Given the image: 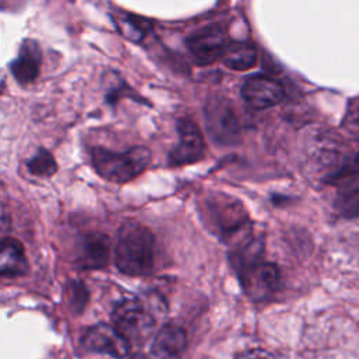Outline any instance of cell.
<instances>
[{
  "mask_svg": "<svg viewBox=\"0 0 359 359\" xmlns=\"http://www.w3.org/2000/svg\"><path fill=\"white\" fill-rule=\"evenodd\" d=\"M41 49L36 41L25 39L21 43L18 56L11 63L10 69L15 80L21 84L32 83L39 73L41 66Z\"/></svg>",
  "mask_w": 359,
  "mask_h": 359,
  "instance_id": "obj_11",
  "label": "cell"
},
{
  "mask_svg": "<svg viewBox=\"0 0 359 359\" xmlns=\"http://www.w3.org/2000/svg\"><path fill=\"white\" fill-rule=\"evenodd\" d=\"M351 121L353 125L359 126V107L355 108L352 112H351Z\"/></svg>",
  "mask_w": 359,
  "mask_h": 359,
  "instance_id": "obj_20",
  "label": "cell"
},
{
  "mask_svg": "<svg viewBox=\"0 0 359 359\" xmlns=\"http://www.w3.org/2000/svg\"><path fill=\"white\" fill-rule=\"evenodd\" d=\"M241 95L250 108L266 109L282 102L285 88L266 74H254L243 83Z\"/></svg>",
  "mask_w": 359,
  "mask_h": 359,
  "instance_id": "obj_9",
  "label": "cell"
},
{
  "mask_svg": "<svg viewBox=\"0 0 359 359\" xmlns=\"http://www.w3.org/2000/svg\"><path fill=\"white\" fill-rule=\"evenodd\" d=\"M220 59L233 70H248L257 63V50L247 42H230Z\"/></svg>",
  "mask_w": 359,
  "mask_h": 359,
  "instance_id": "obj_16",
  "label": "cell"
},
{
  "mask_svg": "<svg viewBox=\"0 0 359 359\" xmlns=\"http://www.w3.org/2000/svg\"><path fill=\"white\" fill-rule=\"evenodd\" d=\"M199 212L205 226L230 245L254 231L244 205L223 192L208 194L199 202Z\"/></svg>",
  "mask_w": 359,
  "mask_h": 359,
  "instance_id": "obj_1",
  "label": "cell"
},
{
  "mask_svg": "<svg viewBox=\"0 0 359 359\" xmlns=\"http://www.w3.org/2000/svg\"><path fill=\"white\" fill-rule=\"evenodd\" d=\"M83 345L95 352L107 353L114 358H125L129 353V342L108 324H97L87 330L83 337Z\"/></svg>",
  "mask_w": 359,
  "mask_h": 359,
  "instance_id": "obj_10",
  "label": "cell"
},
{
  "mask_svg": "<svg viewBox=\"0 0 359 359\" xmlns=\"http://www.w3.org/2000/svg\"><path fill=\"white\" fill-rule=\"evenodd\" d=\"M93 167L107 181L123 184L139 177L150 164L151 153L144 146H133L125 151L97 147L91 151Z\"/></svg>",
  "mask_w": 359,
  "mask_h": 359,
  "instance_id": "obj_3",
  "label": "cell"
},
{
  "mask_svg": "<svg viewBox=\"0 0 359 359\" xmlns=\"http://www.w3.org/2000/svg\"><path fill=\"white\" fill-rule=\"evenodd\" d=\"M337 188L335 210L346 219L359 216V154L348 157L339 168L330 175Z\"/></svg>",
  "mask_w": 359,
  "mask_h": 359,
  "instance_id": "obj_5",
  "label": "cell"
},
{
  "mask_svg": "<svg viewBox=\"0 0 359 359\" xmlns=\"http://www.w3.org/2000/svg\"><path fill=\"white\" fill-rule=\"evenodd\" d=\"M226 45V34L219 24L203 25L187 38V48L192 59L201 66L219 60Z\"/></svg>",
  "mask_w": 359,
  "mask_h": 359,
  "instance_id": "obj_7",
  "label": "cell"
},
{
  "mask_svg": "<svg viewBox=\"0 0 359 359\" xmlns=\"http://www.w3.org/2000/svg\"><path fill=\"white\" fill-rule=\"evenodd\" d=\"M114 328L129 342H143L154 328V317L137 299L121 300L112 311Z\"/></svg>",
  "mask_w": 359,
  "mask_h": 359,
  "instance_id": "obj_4",
  "label": "cell"
},
{
  "mask_svg": "<svg viewBox=\"0 0 359 359\" xmlns=\"http://www.w3.org/2000/svg\"><path fill=\"white\" fill-rule=\"evenodd\" d=\"M3 90H4V79H3V76L0 74V94L3 93Z\"/></svg>",
  "mask_w": 359,
  "mask_h": 359,
  "instance_id": "obj_21",
  "label": "cell"
},
{
  "mask_svg": "<svg viewBox=\"0 0 359 359\" xmlns=\"http://www.w3.org/2000/svg\"><path fill=\"white\" fill-rule=\"evenodd\" d=\"M178 143L168 154V164L171 167H182L199 161L205 154V140L198 125L182 118L177 123Z\"/></svg>",
  "mask_w": 359,
  "mask_h": 359,
  "instance_id": "obj_8",
  "label": "cell"
},
{
  "mask_svg": "<svg viewBox=\"0 0 359 359\" xmlns=\"http://www.w3.org/2000/svg\"><path fill=\"white\" fill-rule=\"evenodd\" d=\"M28 271L24 245L15 238H0V275L20 276Z\"/></svg>",
  "mask_w": 359,
  "mask_h": 359,
  "instance_id": "obj_13",
  "label": "cell"
},
{
  "mask_svg": "<svg viewBox=\"0 0 359 359\" xmlns=\"http://www.w3.org/2000/svg\"><path fill=\"white\" fill-rule=\"evenodd\" d=\"M114 258L116 268L125 275L149 273L154 264V236L144 224L126 220L119 227Z\"/></svg>",
  "mask_w": 359,
  "mask_h": 359,
  "instance_id": "obj_2",
  "label": "cell"
},
{
  "mask_svg": "<svg viewBox=\"0 0 359 359\" xmlns=\"http://www.w3.org/2000/svg\"><path fill=\"white\" fill-rule=\"evenodd\" d=\"M111 255V240L107 234L91 233L87 234L81 243L79 254V264L86 269L104 268Z\"/></svg>",
  "mask_w": 359,
  "mask_h": 359,
  "instance_id": "obj_12",
  "label": "cell"
},
{
  "mask_svg": "<svg viewBox=\"0 0 359 359\" xmlns=\"http://www.w3.org/2000/svg\"><path fill=\"white\" fill-rule=\"evenodd\" d=\"M206 122L213 137L217 140H229L237 132V121L233 111L223 102H216L206 109Z\"/></svg>",
  "mask_w": 359,
  "mask_h": 359,
  "instance_id": "obj_15",
  "label": "cell"
},
{
  "mask_svg": "<svg viewBox=\"0 0 359 359\" xmlns=\"http://www.w3.org/2000/svg\"><path fill=\"white\" fill-rule=\"evenodd\" d=\"M236 359H275V356L264 349H250L241 352Z\"/></svg>",
  "mask_w": 359,
  "mask_h": 359,
  "instance_id": "obj_19",
  "label": "cell"
},
{
  "mask_svg": "<svg viewBox=\"0 0 359 359\" xmlns=\"http://www.w3.org/2000/svg\"><path fill=\"white\" fill-rule=\"evenodd\" d=\"M244 293L254 302L272 297L280 286V271L276 264L259 261L236 272Z\"/></svg>",
  "mask_w": 359,
  "mask_h": 359,
  "instance_id": "obj_6",
  "label": "cell"
},
{
  "mask_svg": "<svg viewBox=\"0 0 359 359\" xmlns=\"http://www.w3.org/2000/svg\"><path fill=\"white\" fill-rule=\"evenodd\" d=\"M69 304L74 311H81L88 302V292L81 282H72L67 289Z\"/></svg>",
  "mask_w": 359,
  "mask_h": 359,
  "instance_id": "obj_18",
  "label": "cell"
},
{
  "mask_svg": "<svg viewBox=\"0 0 359 359\" xmlns=\"http://www.w3.org/2000/svg\"><path fill=\"white\" fill-rule=\"evenodd\" d=\"M27 167L31 174L38 177H50L57 170V164L53 156L45 149H39L38 153L32 156L27 163Z\"/></svg>",
  "mask_w": 359,
  "mask_h": 359,
  "instance_id": "obj_17",
  "label": "cell"
},
{
  "mask_svg": "<svg viewBox=\"0 0 359 359\" xmlns=\"http://www.w3.org/2000/svg\"><path fill=\"white\" fill-rule=\"evenodd\" d=\"M187 346L185 331L174 324L164 325L154 337L151 351L158 358H172Z\"/></svg>",
  "mask_w": 359,
  "mask_h": 359,
  "instance_id": "obj_14",
  "label": "cell"
}]
</instances>
